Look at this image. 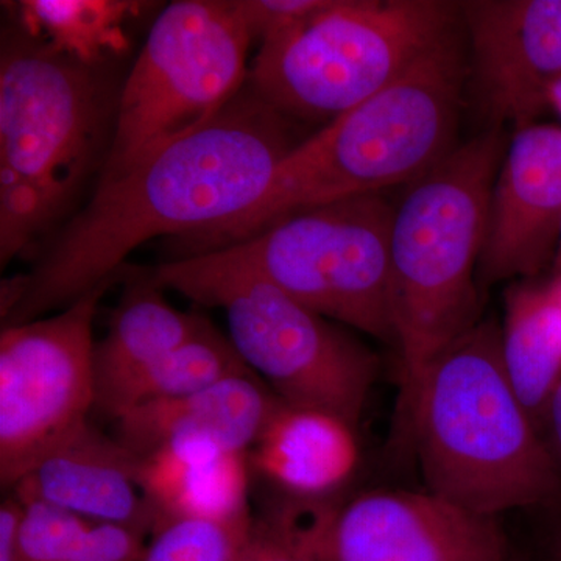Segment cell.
Segmentation results:
<instances>
[{
  "label": "cell",
  "mask_w": 561,
  "mask_h": 561,
  "mask_svg": "<svg viewBox=\"0 0 561 561\" xmlns=\"http://www.w3.org/2000/svg\"><path fill=\"white\" fill-rule=\"evenodd\" d=\"M297 122L249 83L201 131L121 176L95 184L32 272L3 280V327L65 309L124 268L131 251L160 236L213 230L261 201L301 142Z\"/></svg>",
  "instance_id": "cell-1"
},
{
  "label": "cell",
  "mask_w": 561,
  "mask_h": 561,
  "mask_svg": "<svg viewBox=\"0 0 561 561\" xmlns=\"http://www.w3.org/2000/svg\"><path fill=\"white\" fill-rule=\"evenodd\" d=\"M465 79L454 33L389 87L302 139L256 205L213 230L175 239L173 260L228 249L300 210L419 180L456 147Z\"/></svg>",
  "instance_id": "cell-2"
},
{
  "label": "cell",
  "mask_w": 561,
  "mask_h": 561,
  "mask_svg": "<svg viewBox=\"0 0 561 561\" xmlns=\"http://www.w3.org/2000/svg\"><path fill=\"white\" fill-rule=\"evenodd\" d=\"M501 328L479 321L437 357L405 413L427 490L497 518L561 508V474L502 362Z\"/></svg>",
  "instance_id": "cell-3"
},
{
  "label": "cell",
  "mask_w": 561,
  "mask_h": 561,
  "mask_svg": "<svg viewBox=\"0 0 561 561\" xmlns=\"http://www.w3.org/2000/svg\"><path fill=\"white\" fill-rule=\"evenodd\" d=\"M117 99L84 65L18 27L0 54V265L68 216L108 158Z\"/></svg>",
  "instance_id": "cell-4"
},
{
  "label": "cell",
  "mask_w": 561,
  "mask_h": 561,
  "mask_svg": "<svg viewBox=\"0 0 561 561\" xmlns=\"http://www.w3.org/2000/svg\"><path fill=\"white\" fill-rule=\"evenodd\" d=\"M505 149L501 128L454 147L394 206L390 297L404 416L432 362L481 321L478 265Z\"/></svg>",
  "instance_id": "cell-5"
},
{
  "label": "cell",
  "mask_w": 561,
  "mask_h": 561,
  "mask_svg": "<svg viewBox=\"0 0 561 561\" xmlns=\"http://www.w3.org/2000/svg\"><path fill=\"white\" fill-rule=\"evenodd\" d=\"M460 2L332 0L261 43L247 83L295 122L337 119L457 33Z\"/></svg>",
  "instance_id": "cell-6"
},
{
  "label": "cell",
  "mask_w": 561,
  "mask_h": 561,
  "mask_svg": "<svg viewBox=\"0 0 561 561\" xmlns=\"http://www.w3.org/2000/svg\"><path fill=\"white\" fill-rule=\"evenodd\" d=\"M151 272L164 289L224 309L239 356L284 404L331 413L357 430L378 357L353 335L227 250L171 260Z\"/></svg>",
  "instance_id": "cell-7"
},
{
  "label": "cell",
  "mask_w": 561,
  "mask_h": 561,
  "mask_svg": "<svg viewBox=\"0 0 561 561\" xmlns=\"http://www.w3.org/2000/svg\"><path fill=\"white\" fill-rule=\"evenodd\" d=\"M251 43L232 0H179L164 9L119 92L98 183L216 119L245 88Z\"/></svg>",
  "instance_id": "cell-8"
},
{
  "label": "cell",
  "mask_w": 561,
  "mask_h": 561,
  "mask_svg": "<svg viewBox=\"0 0 561 561\" xmlns=\"http://www.w3.org/2000/svg\"><path fill=\"white\" fill-rule=\"evenodd\" d=\"M393 214L382 192L356 195L291 214L221 250L324 319L397 345Z\"/></svg>",
  "instance_id": "cell-9"
},
{
  "label": "cell",
  "mask_w": 561,
  "mask_h": 561,
  "mask_svg": "<svg viewBox=\"0 0 561 561\" xmlns=\"http://www.w3.org/2000/svg\"><path fill=\"white\" fill-rule=\"evenodd\" d=\"M113 278L65 309L0 332V485L11 491L95 409L94 321Z\"/></svg>",
  "instance_id": "cell-10"
},
{
  "label": "cell",
  "mask_w": 561,
  "mask_h": 561,
  "mask_svg": "<svg viewBox=\"0 0 561 561\" xmlns=\"http://www.w3.org/2000/svg\"><path fill=\"white\" fill-rule=\"evenodd\" d=\"M313 561H508L504 527L437 494L368 491L301 501L268 515Z\"/></svg>",
  "instance_id": "cell-11"
},
{
  "label": "cell",
  "mask_w": 561,
  "mask_h": 561,
  "mask_svg": "<svg viewBox=\"0 0 561 561\" xmlns=\"http://www.w3.org/2000/svg\"><path fill=\"white\" fill-rule=\"evenodd\" d=\"M476 102L493 128L529 127L561 79V0L460 2Z\"/></svg>",
  "instance_id": "cell-12"
},
{
  "label": "cell",
  "mask_w": 561,
  "mask_h": 561,
  "mask_svg": "<svg viewBox=\"0 0 561 561\" xmlns=\"http://www.w3.org/2000/svg\"><path fill=\"white\" fill-rule=\"evenodd\" d=\"M561 128H522L507 144L491 192L478 283L534 276L559 249Z\"/></svg>",
  "instance_id": "cell-13"
},
{
  "label": "cell",
  "mask_w": 561,
  "mask_h": 561,
  "mask_svg": "<svg viewBox=\"0 0 561 561\" xmlns=\"http://www.w3.org/2000/svg\"><path fill=\"white\" fill-rule=\"evenodd\" d=\"M140 457L90 420L10 493L21 502H43L150 537L160 515L140 486Z\"/></svg>",
  "instance_id": "cell-14"
},
{
  "label": "cell",
  "mask_w": 561,
  "mask_h": 561,
  "mask_svg": "<svg viewBox=\"0 0 561 561\" xmlns=\"http://www.w3.org/2000/svg\"><path fill=\"white\" fill-rule=\"evenodd\" d=\"M283 405L250 373L179 400L136 405L117 416L114 437L140 459L181 442H208L228 453L249 454Z\"/></svg>",
  "instance_id": "cell-15"
},
{
  "label": "cell",
  "mask_w": 561,
  "mask_h": 561,
  "mask_svg": "<svg viewBox=\"0 0 561 561\" xmlns=\"http://www.w3.org/2000/svg\"><path fill=\"white\" fill-rule=\"evenodd\" d=\"M357 430L339 416L284 404L249 453L250 467L294 500L321 501L359 465Z\"/></svg>",
  "instance_id": "cell-16"
},
{
  "label": "cell",
  "mask_w": 561,
  "mask_h": 561,
  "mask_svg": "<svg viewBox=\"0 0 561 561\" xmlns=\"http://www.w3.org/2000/svg\"><path fill=\"white\" fill-rule=\"evenodd\" d=\"M121 300L105 337L94 345L95 409L201 330L205 317L181 312L164 297L153 272H124Z\"/></svg>",
  "instance_id": "cell-17"
},
{
  "label": "cell",
  "mask_w": 561,
  "mask_h": 561,
  "mask_svg": "<svg viewBox=\"0 0 561 561\" xmlns=\"http://www.w3.org/2000/svg\"><path fill=\"white\" fill-rule=\"evenodd\" d=\"M249 454L208 442L165 446L140 465V486L165 518L238 519L250 516Z\"/></svg>",
  "instance_id": "cell-18"
},
{
  "label": "cell",
  "mask_w": 561,
  "mask_h": 561,
  "mask_svg": "<svg viewBox=\"0 0 561 561\" xmlns=\"http://www.w3.org/2000/svg\"><path fill=\"white\" fill-rule=\"evenodd\" d=\"M501 335L505 373L541 432L546 409L561 381V302L552 286L508 290Z\"/></svg>",
  "instance_id": "cell-19"
},
{
  "label": "cell",
  "mask_w": 561,
  "mask_h": 561,
  "mask_svg": "<svg viewBox=\"0 0 561 561\" xmlns=\"http://www.w3.org/2000/svg\"><path fill=\"white\" fill-rule=\"evenodd\" d=\"M250 373L230 337L206 320L186 342L117 390L101 412L116 420L136 405L179 400Z\"/></svg>",
  "instance_id": "cell-20"
},
{
  "label": "cell",
  "mask_w": 561,
  "mask_h": 561,
  "mask_svg": "<svg viewBox=\"0 0 561 561\" xmlns=\"http://www.w3.org/2000/svg\"><path fill=\"white\" fill-rule=\"evenodd\" d=\"M14 5L22 31L90 66L127 47V22L146 7L130 0H22Z\"/></svg>",
  "instance_id": "cell-21"
},
{
  "label": "cell",
  "mask_w": 561,
  "mask_h": 561,
  "mask_svg": "<svg viewBox=\"0 0 561 561\" xmlns=\"http://www.w3.org/2000/svg\"><path fill=\"white\" fill-rule=\"evenodd\" d=\"M20 561H140L147 537L43 502H22Z\"/></svg>",
  "instance_id": "cell-22"
},
{
  "label": "cell",
  "mask_w": 561,
  "mask_h": 561,
  "mask_svg": "<svg viewBox=\"0 0 561 561\" xmlns=\"http://www.w3.org/2000/svg\"><path fill=\"white\" fill-rule=\"evenodd\" d=\"M253 519V515L238 519H162L151 531L140 561H232Z\"/></svg>",
  "instance_id": "cell-23"
},
{
  "label": "cell",
  "mask_w": 561,
  "mask_h": 561,
  "mask_svg": "<svg viewBox=\"0 0 561 561\" xmlns=\"http://www.w3.org/2000/svg\"><path fill=\"white\" fill-rule=\"evenodd\" d=\"M251 39L262 41L309 20L332 0H232Z\"/></svg>",
  "instance_id": "cell-24"
},
{
  "label": "cell",
  "mask_w": 561,
  "mask_h": 561,
  "mask_svg": "<svg viewBox=\"0 0 561 561\" xmlns=\"http://www.w3.org/2000/svg\"><path fill=\"white\" fill-rule=\"evenodd\" d=\"M232 561H313L268 516H254L249 535Z\"/></svg>",
  "instance_id": "cell-25"
},
{
  "label": "cell",
  "mask_w": 561,
  "mask_h": 561,
  "mask_svg": "<svg viewBox=\"0 0 561 561\" xmlns=\"http://www.w3.org/2000/svg\"><path fill=\"white\" fill-rule=\"evenodd\" d=\"M24 504L10 494L0 505V561L21 560V527Z\"/></svg>",
  "instance_id": "cell-26"
},
{
  "label": "cell",
  "mask_w": 561,
  "mask_h": 561,
  "mask_svg": "<svg viewBox=\"0 0 561 561\" xmlns=\"http://www.w3.org/2000/svg\"><path fill=\"white\" fill-rule=\"evenodd\" d=\"M541 434L561 474V381L546 409Z\"/></svg>",
  "instance_id": "cell-27"
},
{
  "label": "cell",
  "mask_w": 561,
  "mask_h": 561,
  "mask_svg": "<svg viewBox=\"0 0 561 561\" xmlns=\"http://www.w3.org/2000/svg\"><path fill=\"white\" fill-rule=\"evenodd\" d=\"M541 542L542 561H561V512Z\"/></svg>",
  "instance_id": "cell-28"
},
{
  "label": "cell",
  "mask_w": 561,
  "mask_h": 561,
  "mask_svg": "<svg viewBox=\"0 0 561 561\" xmlns=\"http://www.w3.org/2000/svg\"><path fill=\"white\" fill-rule=\"evenodd\" d=\"M546 98H548V106H552L561 116V79L553 81L551 87L548 88Z\"/></svg>",
  "instance_id": "cell-29"
},
{
  "label": "cell",
  "mask_w": 561,
  "mask_h": 561,
  "mask_svg": "<svg viewBox=\"0 0 561 561\" xmlns=\"http://www.w3.org/2000/svg\"><path fill=\"white\" fill-rule=\"evenodd\" d=\"M553 291H556L557 297H559V300L561 302V273L559 275V278L553 280L551 284Z\"/></svg>",
  "instance_id": "cell-30"
},
{
  "label": "cell",
  "mask_w": 561,
  "mask_h": 561,
  "mask_svg": "<svg viewBox=\"0 0 561 561\" xmlns=\"http://www.w3.org/2000/svg\"><path fill=\"white\" fill-rule=\"evenodd\" d=\"M557 267H559V271L561 273V230H560L559 249H557Z\"/></svg>",
  "instance_id": "cell-31"
},
{
  "label": "cell",
  "mask_w": 561,
  "mask_h": 561,
  "mask_svg": "<svg viewBox=\"0 0 561 561\" xmlns=\"http://www.w3.org/2000/svg\"><path fill=\"white\" fill-rule=\"evenodd\" d=\"M508 561H529V560L519 559V557L513 556L512 559Z\"/></svg>",
  "instance_id": "cell-32"
}]
</instances>
